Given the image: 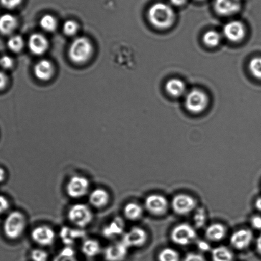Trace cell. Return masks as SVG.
Wrapping results in <instances>:
<instances>
[{
    "label": "cell",
    "instance_id": "obj_21",
    "mask_svg": "<svg viewBox=\"0 0 261 261\" xmlns=\"http://www.w3.org/2000/svg\"><path fill=\"white\" fill-rule=\"evenodd\" d=\"M165 88L167 93L172 97H180L187 92L186 83L178 78H172L167 81Z\"/></svg>",
    "mask_w": 261,
    "mask_h": 261
},
{
    "label": "cell",
    "instance_id": "obj_34",
    "mask_svg": "<svg viewBox=\"0 0 261 261\" xmlns=\"http://www.w3.org/2000/svg\"><path fill=\"white\" fill-rule=\"evenodd\" d=\"M30 258L32 261H47L49 255L46 251L41 248H35L30 253Z\"/></svg>",
    "mask_w": 261,
    "mask_h": 261
},
{
    "label": "cell",
    "instance_id": "obj_15",
    "mask_svg": "<svg viewBox=\"0 0 261 261\" xmlns=\"http://www.w3.org/2000/svg\"><path fill=\"white\" fill-rule=\"evenodd\" d=\"M214 8L220 16H232L240 11L241 0H215Z\"/></svg>",
    "mask_w": 261,
    "mask_h": 261
},
{
    "label": "cell",
    "instance_id": "obj_7",
    "mask_svg": "<svg viewBox=\"0 0 261 261\" xmlns=\"http://www.w3.org/2000/svg\"><path fill=\"white\" fill-rule=\"evenodd\" d=\"M90 184L87 178L83 176L71 177L66 185V192L70 198L77 199L82 198L88 194Z\"/></svg>",
    "mask_w": 261,
    "mask_h": 261
},
{
    "label": "cell",
    "instance_id": "obj_8",
    "mask_svg": "<svg viewBox=\"0 0 261 261\" xmlns=\"http://www.w3.org/2000/svg\"><path fill=\"white\" fill-rule=\"evenodd\" d=\"M144 207L152 215L161 217L168 212L169 202L166 197L162 195L152 194L146 197L144 201Z\"/></svg>",
    "mask_w": 261,
    "mask_h": 261
},
{
    "label": "cell",
    "instance_id": "obj_13",
    "mask_svg": "<svg viewBox=\"0 0 261 261\" xmlns=\"http://www.w3.org/2000/svg\"><path fill=\"white\" fill-rule=\"evenodd\" d=\"M253 234L250 229H241L233 232L230 238V245L236 249L243 250L252 243Z\"/></svg>",
    "mask_w": 261,
    "mask_h": 261
},
{
    "label": "cell",
    "instance_id": "obj_3",
    "mask_svg": "<svg viewBox=\"0 0 261 261\" xmlns=\"http://www.w3.org/2000/svg\"><path fill=\"white\" fill-rule=\"evenodd\" d=\"M92 52L93 46L90 40L85 37H79L71 44L68 55L73 62L80 64L89 59Z\"/></svg>",
    "mask_w": 261,
    "mask_h": 261
},
{
    "label": "cell",
    "instance_id": "obj_25",
    "mask_svg": "<svg viewBox=\"0 0 261 261\" xmlns=\"http://www.w3.org/2000/svg\"><path fill=\"white\" fill-rule=\"evenodd\" d=\"M17 21L16 17L11 14H4L0 16V34L11 35L16 29Z\"/></svg>",
    "mask_w": 261,
    "mask_h": 261
},
{
    "label": "cell",
    "instance_id": "obj_23",
    "mask_svg": "<svg viewBox=\"0 0 261 261\" xmlns=\"http://www.w3.org/2000/svg\"><path fill=\"white\" fill-rule=\"evenodd\" d=\"M144 213L143 207L135 202L126 204L123 208L124 216L130 221H136L141 219Z\"/></svg>",
    "mask_w": 261,
    "mask_h": 261
},
{
    "label": "cell",
    "instance_id": "obj_37",
    "mask_svg": "<svg viewBox=\"0 0 261 261\" xmlns=\"http://www.w3.org/2000/svg\"><path fill=\"white\" fill-rule=\"evenodd\" d=\"M22 0H0L2 6L7 9H13L18 7Z\"/></svg>",
    "mask_w": 261,
    "mask_h": 261
},
{
    "label": "cell",
    "instance_id": "obj_30",
    "mask_svg": "<svg viewBox=\"0 0 261 261\" xmlns=\"http://www.w3.org/2000/svg\"><path fill=\"white\" fill-rule=\"evenodd\" d=\"M194 224L197 229H201L206 224L207 213L204 207H199L194 211Z\"/></svg>",
    "mask_w": 261,
    "mask_h": 261
},
{
    "label": "cell",
    "instance_id": "obj_36",
    "mask_svg": "<svg viewBox=\"0 0 261 261\" xmlns=\"http://www.w3.org/2000/svg\"><path fill=\"white\" fill-rule=\"evenodd\" d=\"M14 61L8 55H4L0 58V67L4 69L9 70L13 67Z\"/></svg>",
    "mask_w": 261,
    "mask_h": 261
},
{
    "label": "cell",
    "instance_id": "obj_2",
    "mask_svg": "<svg viewBox=\"0 0 261 261\" xmlns=\"http://www.w3.org/2000/svg\"><path fill=\"white\" fill-rule=\"evenodd\" d=\"M27 227L26 216L22 212L10 213L4 220L3 230L5 236L9 240H16L24 234Z\"/></svg>",
    "mask_w": 261,
    "mask_h": 261
},
{
    "label": "cell",
    "instance_id": "obj_22",
    "mask_svg": "<svg viewBox=\"0 0 261 261\" xmlns=\"http://www.w3.org/2000/svg\"><path fill=\"white\" fill-rule=\"evenodd\" d=\"M54 72L52 63L49 60H42L35 65L34 73L37 79L41 81L49 80Z\"/></svg>",
    "mask_w": 261,
    "mask_h": 261
},
{
    "label": "cell",
    "instance_id": "obj_28",
    "mask_svg": "<svg viewBox=\"0 0 261 261\" xmlns=\"http://www.w3.org/2000/svg\"><path fill=\"white\" fill-rule=\"evenodd\" d=\"M159 261H179L180 255L175 249L172 248H165L159 252Z\"/></svg>",
    "mask_w": 261,
    "mask_h": 261
},
{
    "label": "cell",
    "instance_id": "obj_45",
    "mask_svg": "<svg viewBox=\"0 0 261 261\" xmlns=\"http://www.w3.org/2000/svg\"><path fill=\"white\" fill-rule=\"evenodd\" d=\"M171 3L176 6H181L186 3V0H170Z\"/></svg>",
    "mask_w": 261,
    "mask_h": 261
},
{
    "label": "cell",
    "instance_id": "obj_29",
    "mask_svg": "<svg viewBox=\"0 0 261 261\" xmlns=\"http://www.w3.org/2000/svg\"><path fill=\"white\" fill-rule=\"evenodd\" d=\"M53 261H77L75 252L71 246H66L60 253L53 258Z\"/></svg>",
    "mask_w": 261,
    "mask_h": 261
},
{
    "label": "cell",
    "instance_id": "obj_9",
    "mask_svg": "<svg viewBox=\"0 0 261 261\" xmlns=\"http://www.w3.org/2000/svg\"><path fill=\"white\" fill-rule=\"evenodd\" d=\"M171 206L177 215H187L196 210L197 201L191 195L178 194L172 198Z\"/></svg>",
    "mask_w": 261,
    "mask_h": 261
},
{
    "label": "cell",
    "instance_id": "obj_42",
    "mask_svg": "<svg viewBox=\"0 0 261 261\" xmlns=\"http://www.w3.org/2000/svg\"><path fill=\"white\" fill-rule=\"evenodd\" d=\"M7 83H8V78H7V75L0 71V91L4 90L6 87Z\"/></svg>",
    "mask_w": 261,
    "mask_h": 261
},
{
    "label": "cell",
    "instance_id": "obj_6",
    "mask_svg": "<svg viewBox=\"0 0 261 261\" xmlns=\"http://www.w3.org/2000/svg\"><path fill=\"white\" fill-rule=\"evenodd\" d=\"M209 98L206 93L199 89H193L187 93L185 97V106L187 110L192 113H200L206 110Z\"/></svg>",
    "mask_w": 261,
    "mask_h": 261
},
{
    "label": "cell",
    "instance_id": "obj_20",
    "mask_svg": "<svg viewBox=\"0 0 261 261\" xmlns=\"http://www.w3.org/2000/svg\"><path fill=\"white\" fill-rule=\"evenodd\" d=\"M227 235V229L220 223L210 225L205 230V236L210 242H219L224 240Z\"/></svg>",
    "mask_w": 261,
    "mask_h": 261
},
{
    "label": "cell",
    "instance_id": "obj_14",
    "mask_svg": "<svg viewBox=\"0 0 261 261\" xmlns=\"http://www.w3.org/2000/svg\"><path fill=\"white\" fill-rule=\"evenodd\" d=\"M129 248L122 241L108 246L105 250L106 261H123L128 255Z\"/></svg>",
    "mask_w": 261,
    "mask_h": 261
},
{
    "label": "cell",
    "instance_id": "obj_26",
    "mask_svg": "<svg viewBox=\"0 0 261 261\" xmlns=\"http://www.w3.org/2000/svg\"><path fill=\"white\" fill-rule=\"evenodd\" d=\"M234 255L229 248L219 246L212 250V261H233Z\"/></svg>",
    "mask_w": 261,
    "mask_h": 261
},
{
    "label": "cell",
    "instance_id": "obj_4",
    "mask_svg": "<svg viewBox=\"0 0 261 261\" xmlns=\"http://www.w3.org/2000/svg\"><path fill=\"white\" fill-rule=\"evenodd\" d=\"M67 217L71 224L79 229H83L92 223L93 214L92 210L87 205L78 203L70 207Z\"/></svg>",
    "mask_w": 261,
    "mask_h": 261
},
{
    "label": "cell",
    "instance_id": "obj_27",
    "mask_svg": "<svg viewBox=\"0 0 261 261\" xmlns=\"http://www.w3.org/2000/svg\"><path fill=\"white\" fill-rule=\"evenodd\" d=\"M222 37L219 32L215 30H209L203 35V42L207 47H215L219 45L221 42Z\"/></svg>",
    "mask_w": 261,
    "mask_h": 261
},
{
    "label": "cell",
    "instance_id": "obj_40",
    "mask_svg": "<svg viewBox=\"0 0 261 261\" xmlns=\"http://www.w3.org/2000/svg\"><path fill=\"white\" fill-rule=\"evenodd\" d=\"M250 224L253 229L255 230H261V215H255L251 218Z\"/></svg>",
    "mask_w": 261,
    "mask_h": 261
},
{
    "label": "cell",
    "instance_id": "obj_16",
    "mask_svg": "<svg viewBox=\"0 0 261 261\" xmlns=\"http://www.w3.org/2000/svg\"><path fill=\"white\" fill-rule=\"evenodd\" d=\"M88 201L95 208L103 209L110 203V195L105 189H95L90 192Z\"/></svg>",
    "mask_w": 261,
    "mask_h": 261
},
{
    "label": "cell",
    "instance_id": "obj_46",
    "mask_svg": "<svg viewBox=\"0 0 261 261\" xmlns=\"http://www.w3.org/2000/svg\"><path fill=\"white\" fill-rule=\"evenodd\" d=\"M255 208L258 210V212H261V197H258L255 202Z\"/></svg>",
    "mask_w": 261,
    "mask_h": 261
},
{
    "label": "cell",
    "instance_id": "obj_33",
    "mask_svg": "<svg viewBox=\"0 0 261 261\" xmlns=\"http://www.w3.org/2000/svg\"><path fill=\"white\" fill-rule=\"evenodd\" d=\"M248 67L253 77L261 80V57L253 58L250 60Z\"/></svg>",
    "mask_w": 261,
    "mask_h": 261
},
{
    "label": "cell",
    "instance_id": "obj_35",
    "mask_svg": "<svg viewBox=\"0 0 261 261\" xmlns=\"http://www.w3.org/2000/svg\"><path fill=\"white\" fill-rule=\"evenodd\" d=\"M78 24L77 22L72 20H68L63 24V32L67 36H72L77 33L78 30Z\"/></svg>",
    "mask_w": 261,
    "mask_h": 261
},
{
    "label": "cell",
    "instance_id": "obj_38",
    "mask_svg": "<svg viewBox=\"0 0 261 261\" xmlns=\"http://www.w3.org/2000/svg\"><path fill=\"white\" fill-rule=\"evenodd\" d=\"M184 261H207V260L200 253L191 252L186 255Z\"/></svg>",
    "mask_w": 261,
    "mask_h": 261
},
{
    "label": "cell",
    "instance_id": "obj_32",
    "mask_svg": "<svg viewBox=\"0 0 261 261\" xmlns=\"http://www.w3.org/2000/svg\"><path fill=\"white\" fill-rule=\"evenodd\" d=\"M7 46L12 52L19 53L24 47V40L20 35H13L7 42Z\"/></svg>",
    "mask_w": 261,
    "mask_h": 261
},
{
    "label": "cell",
    "instance_id": "obj_24",
    "mask_svg": "<svg viewBox=\"0 0 261 261\" xmlns=\"http://www.w3.org/2000/svg\"><path fill=\"white\" fill-rule=\"evenodd\" d=\"M100 243L95 239H86L81 245V251L88 258L95 257L101 252Z\"/></svg>",
    "mask_w": 261,
    "mask_h": 261
},
{
    "label": "cell",
    "instance_id": "obj_47",
    "mask_svg": "<svg viewBox=\"0 0 261 261\" xmlns=\"http://www.w3.org/2000/svg\"><path fill=\"white\" fill-rule=\"evenodd\" d=\"M199 1H201V0H199Z\"/></svg>",
    "mask_w": 261,
    "mask_h": 261
},
{
    "label": "cell",
    "instance_id": "obj_43",
    "mask_svg": "<svg viewBox=\"0 0 261 261\" xmlns=\"http://www.w3.org/2000/svg\"><path fill=\"white\" fill-rule=\"evenodd\" d=\"M7 174L6 171L2 167H0V184L3 183L6 180Z\"/></svg>",
    "mask_w": 261,
    "mask_h": 261
},
{
    "label": "cell",
    "instance_id": "obj_10",
    "mask_svg": "<svg viewBox=\"0 0 261 261\" xmlns=\"http://www.w3.org/2000/svg\"><path fill=\"white\" fill-rule=\"evenodd\" d=\"M148 233L143 228L134 227L123 235L122 242L126 247L139 248L143 247L148 241Z\"/></svg>",
    "mask_w": 261,
    "mask_h": 261
},
{
    "label": "cell",
    "instance_id": "obj_39",
    "mask_svg": "<svg viewBox=\"0 0 261 261\" xmlns=\"http://www.w3.org/2000/svg\"><path fill=\"white\" fill-rule=\"evenodd\" d=\"M10 207V202L7 197L0 195V214H5L8 211Z\"/></svg>",
    "mask_w": 261,
    "mask_h": 261
},
{
    "label": "cell",
    "instance_id": "obj_12",
    "mask_svg": "<svg viewBox=\"0 0 261 261\" xmlns=\"http://www.w3.org/2000/svg\"><path fill=\"white\" fill-rule=\"evenodd\" d=\"M223 35L230 42H240L245 37L246 28L241 21H231L225 24L223 29Z\"/></svg>",
    "mask_w": 261,
    "mask_h": 261
},
{
    "label": "cell",
    "instance_id": "obj_31",
    "mask_svg": "<svg viewBox=\"0 0 261 261\" xmlns=\"http://www.w3.org/2000/svg\"><path fill=\"white\" fill-rule=\"evenodd\" d=\"M40 25L43 30L48 32L55 31L57 29V21L55 17L51 15L47 14L40 19Z\"/></svg>",
    "mask_w": 261,
    "mask_h": 261
},
{
    "label": "cell",
    "instance_id": "obj_17",
    "mask_svg": "<svg viewBox=\"0 0 261 261\" xmlns=\"http://www.w3.org/2000/svg\"><path fill=\"white\" fill-rule=\"evenodd\" d=\"M125 224L120 217H116L106 225L102 230L103 237L115 238L125 234Z\"/></svg>",
    "mask_w": 261,
    "mask_h": 261
},
{
    "label": "cell",
    "instance_id": "obj_44",
    "mask_svg": "<svg viewBox=\"0 0 261 261\" xmlns=\"http://www.w3.org/2000/svg\"><path fill=\"white\" fill-rule=\"evenodd\" d=\"M256 248H257V252L261 255V234L256 240Z\"/></svg>",
    "mask_w": 261,
    "mask_h": 261
},
{
    "label": "cell",
    "instance_id": "obj_5",
    "mask_svg": "<svg viewBox=\"0 0 261 261\" xmlns=\"http://www.w3.org/2000/svg\"><path fill=\"white\" fill-rule=\"evenodd\" d=\"M197 234L196 229L187 223H181L176 225L171 232L172 242L179 246H187L196 240Z\"/></svg>",
    "mask_w": 261,
    "mask_h": 261
},
{
    "label": "cell",
    "instance_id": "obj_19",
    "mask_svg": "<svg viewBox=\"0 0 261 261\" xmlns=\"http://www.w3.org/2000/svg\"><path fill=\"white\" fill-rule=\"evenodd\" d=\"M85 232L81 229H72L68 227H63L60 230V237L66 246H71L78 240L85 237Z\"/></svg>",
    "mask_w": 261,
    "mask_h": 261
},
{
    "label": "cell",
    "instance_id": "obj_1",
    "mask_svg": "<svg viewBox=\"0 0 261 261\" xmlns=\"http://www.w3.org/2000/svg\"><path fill=\"white\" fill-rule=\"evenodd\" d=\"M148 17L149 22L160 30L170 29L176 21V14L169 5L156 3L149 9Z\"/></svg>",
    "mask_w": 261,
    "mask_h": 261
},
{
    "label": "cell",
    "instance_id": "obj_18",
    "mask_svg": "<svg viewBox=\"0 0 261 261\" xmlns=\"http://www.w3.org/2000/svg\"><path fill=\"white\" fill-rule=\"evenodd\" d=\"M49 42L44 35L35 34L31 35L29 40V47L33 54L41 55L46 51Z\"/></svg>",
    "mask_w": 261,
    "mask_h": 261
},
{
    "label": "cell",
    "instance_id": "obj_11",
    "mask_svg": "<svg viewBox=\"0 0 261 261\" xmlns=\"http://www.w3.org/2000/svg\"><path fill=\"white\" fill-rule=\"evenodd\" d=\"M31 238L36 244L42 247H47L55 243L56 233L53 228L46 225H42L32 230Z\"/></svg>",
    "mask_w": 261,
    "mask_h": 261
},
{
    "label": "cell",
    "instance_id": "obj_41",
    "mask_svg": "<svg viewBox=\"0 0 261 261\" xmlns=\"http://www.w3.org/2000/svg\"><path fill=\"white\" fill-rule=\"evenodd\" d=\"M197 247H198L200 251L204 252H208L211 250L209 243L203 240L199 241L197 243Z\"/></svg>",
    "mask_w": 261,
    "mask_h": 261
}]
</instances>
